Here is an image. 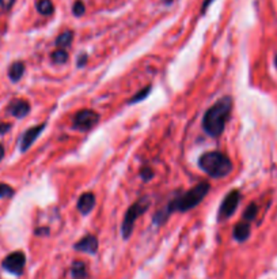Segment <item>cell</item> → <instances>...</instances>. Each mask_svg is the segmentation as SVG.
<instances>
[{"label":"cell","mask_w":277,"mask_h":279,"mask_svg":"<svg viewBox=\"0 0 277 279\" xmlns=\"http://www.w3.org/2000/svg\"><path fill=\"white\" fill-rule=\"evenodd\" d=\"M209 184L208 183H200L197 184L195 188H192L187 192H183L181 196L174 197L173 200L170 201L167 204V207L164 210L156 213L154 217V222L158 225H162L164 221L167 220L168 215L174 213V211H181V213H185V211H189L192 208H195L197 204H200L203 199L207 196V193L209 192Z\"/></svg>","instance_id":"1"},{"label":"cell","mask_w":277,"mask_h":279,"mask_svg":"<svg viewBox=\"0 0 277 279\" xmlns=\"http://www.w3.org/2000/svg\"><path fill=\"white\" fill-rule=\"evenodd\" d=\"M231 97H223L205 112L203 119V128L209 136H220L224 131L226 123L231 115Z\"/></svg>","instance_id":"2"},{"label":"cell","mask_w":277,"mask_h":279,"mask_svg":"<svg viewBox=\"0 0 277 279\" xmlns=\"http://www.w3.org/2000/svg\"><path fill=\"white\" fill-rule=\"evenodd\" d=\"M199 166L205 173L215 177L222 179L231 173L232 164L230 158L220 151H208L199 158Z\"/></svg>","instance_id":"3"},{"label":"cell","mask_w":277,"mask_h":279,"mask_svg":"<svg viewBox=\"0 0 277 279\" xmlns=\"http://www.w3.org/2000/svg\"><path fill=\"white\" fill-rule=\"evenodd\" d=\"M148 207H150V197L143 196L137 201H135V203L128 208L123 221V229H121L123 230V237L125 238V240H128V238L131 237L137 217L144 214V213L148 210Z\"/></svg>","instance_id":"4"},{"label":"cell","mask_w":277,"mask_h":279,"mask_svg":"<svg viewBox=\"0 0 277 279\" xmlns=\"http://www.w3.org/2000/svg\"><path fill=\"white\" fill-rule=\"evenodd\" d=\"M100 121V115L91 109H83L77 112L73 117L72 127L77 131H90Z\"/></svg>","instance_id":"5"},{"label":"cell","mask_w":277,"mask_h":279,"mask_svg":"<svg viewBox=\"0 0 277 279\" xmlns=\"http://www.w3.org/2000/svg\"><path fill=\"white\" fill-rule=\"evenodd\" d=\"M241 201V193L239 191H231L228 193L227 196L224 197L222 201V204L219 207V213H218V221H224L228 220L234 213H235L236 207L239 204Z\"/></svg>","instance_id":"6"},{"label":"cell","mask_w":277,"mask_h":279,"mask_svg":"<svg viewBox=\"0 0 277 279\" xmlns=\"http://www.w3.org/2000/svg\"><path fill=\"white\" fill-rule=\"evenodd\" d=\"M25 264H26V256H25L23 252L18 251L10 253L9 256L6 257L5 260H3V263H2V267H3L6 271L11 272V274L22 275Z\"/></svg>","instance_id":"7"},{"label":"cell","mask_w":277,"mask_h":279,"mask_svg":"<svg viewBox=\"0 0 277 279\" xmlns=\"http://www.w3.org/2000/svg\"><path fill=\"white\" fill-rule=\"evenodd\" d=\"M44 128H45V123L41 124V125H37V127H32V128H29L26 132L23 133L22 137H21V142H19L21 151L25 153V151L28 150L29 147L36 142V139L40 136V133L44 131Z\"/></svg>","instance_id":"8"},{"label":"cell","mask_w":277,"mask_h":279,"mask_svg":"<svg viewBox=\"0 0 277 279\" xmlns=\"http://www.w3.org/2000/svg\"><path fill=\"white\" fill-rule=\"evenodd\" d=\"M73 248L76 251L86 252V253H90V255H96L97 251H98V238L96 236H93V234H87L80 241H77L73 245Z\"/></svg>","instance_id":"9"},{"label":"cell","mask_w":277,"mask_h":279,"mask_svg":"<svg viewBox=\"0 0 277 279\" xmlns=\"http://www.w3.org/2000/svg\"><path fill=\"white\" fill-rule=\"evenodd\" d=\"M9 110L11 115L17 119H23L25 116L29 115L30 112V105L28 101L25 100H15L13 101L9 106Z\"/></svg>","instance_id":"10"},{"label":"cell","mask_w":277,"mask_h":279,"mask_svg":"<svg viewBox=\"0 0 277 279\" xmlns=\"http://www.w3.org/2000/svg\"><path fill=\"white\" fill-rule=\"evenodd\" d=\"M94 206H96V196H94V193H83L82 196L79 197V200H77V210L80 211L83 215L91 213Z\"/></svg>","instance_id":"11"},{"label":"cell","mask_w":277,"mask_h":279,"mask_svg":"<svg viewBox=\"0 0 277 279\" xmlns=\"http://www.w3.org/2000/svg\"><path fill=\"white\" fill-rule=\"evenodd\" d=\"M234 238H235L236 241H239V243H243L246 241L250 236V224L249 222H239V224L236 225L235 228H234V233H232Z\"/></svg>","instance_id":"12"},{"label":"cell","mask_w":277,"mask_h":279,"mask_svg":"<svg viewBox=\"0 0 277 279\" xmlns=\"http://www.w3.org/2000/svg\"><path fill=\"white\" fill-rule=\"evenodd\" d=\"M25 74V64L22 61H15L13 64L10 65L9 68V77L13 82H18L21 81Z\"/></svg>","instance_id":"13"},{"label":"cell","mask_w":277,"mask_h":279,"mask_svg":"<svg viewBox=\"0 0 277 279\" xmlns=\"http://www.w3.org/2000/svg\"><path fill=\"white\" fill-rule=\"evenodd\" d=\"M71 271H72V276L75 279H83L87 276V265L83 261H73Z\"/></svg>","instance_id":"14"},{"label":"cell","mask_w":277,"mask_h":279,"mask_svg":"<svg viewBox=\"0 0 277 279\" xmlns=\"http://www.w3.org/2000/svg\"><path fill=\"white\" fill-rule=\"evenodd\" d=\"M73 38V33L71 30H67V32H63L57 38H56V45L59 46L60 49L63 48H67V46L71 45Z\"/></svg>","instance_id":"15"},{"label":"cell","mask_w":277,"mask_h":279,"mask_svg":"<svg viewBox=\"0 0 277 279\" xmlns=\"http://www.w3.org/2000/svg\"><path fill=\"white\" fill-rule=\"evenodd\" d=\"M37 10H38V13L42 15H50L53 13V3L50 2V0H38L37 2Z\"/></svg>","instance_id":"16"},{"label":"cell","mask_w":277,"mask_h":279,"mask_svg":"<svg viewBox=\"0 0 277 279\" xmlns=\"http://www.w3.org/2000/svg\"><path fill=\"white\" fill-rule=\"evenodd\" d=\"M52 60L56 64H64L68 60V53L64 49H57L52 53Z\"/></svg>","instance_id":"17"},{"label":"cell","mask_w":277,"mask_h":279,"mask_svg":"<svg viewBox=\"0 0 277 279\" xmlns=\"http://www.w3.org/2000/svg\"><path fill=\"white\" fill-rule=\"evenodd\" d=\"M150 93H151V86L144 87L143 90H140V92L136 93L135 96L132 97L131 100H129V104H136V102H140V101L146 100Z\"/></svg>","instance_id":"18"},{"label":"cell","mask_w":277,"mask_h":279,"mask_svg":"<svg viewBox=\"0 0 277 279\" xmlns=\"http://www.w3.org/2000/svg\"><path fill=\"white\" fill-rule=\"evenodd\" d=\"M257 211H258V207L255 206L254 203H251L243 213V221L246 222H250V221H253L255 218V215H257Z\"/></svg>","instance_id":"19"},{"label":"cell","mask_w":277,"mask_h":279,"mask_svg":"<svg viewBox=\"0 0 277 279\" xmlns=\"http://www.w3.org/2000/svg\"><path fill=\"white\" fill-rule=\"evenodd\" d=\"M14 195V189L7 184L0 183V197H11Z\"/></svg>","instance_id":"20"},{"label":"cell","mask_w":277,"mask_h":279,"mask_svg":"<svg viewBox=\"0 0 277 279\" xmlns=\"http://www.w3.org/2000/svg\"><path fill=\"white\" fill-rule=\"evenodd\" d=\"M84 11H86V7H84V5H83L80 0H77L76 3H75L72 7L73 15H76V17H82V15L84 14Z\"/></svg>","instance_id":"21"},{"label":"cell","mask_w":277,"mask_h":279,"mask_svg":"<svg viewBox=\"0 0 277 279\" xmlns=\"http://www.w3.org/2000/svg\"><path fill=\"white\" fill-rule=\"evenodd\" d=\"M140 176L144 180H150L152 179V176H154V174H152V170H151L150 168H143V169L140 170Z\"/></svg>","instance_id":"22"},{"label":"cell","mask_w":277,"mask_h":279,"mask_svg":"<svg viewBox=\"0 0 277 279\" xmlns=\"http://www.w3.org/2000/svg\"><path fill=\"white\" fill-rule=\"evenodd\" d=\"M15 0H0V6H2V9L5 10H10L14 5Z\"/></svg>","instance_id":"23"},{"label":"cell","mask_w":277,"mask_h":279,"mask_svg":"<svg viewBox=\"0 0 277 279\" xmlns=\"http://www.w3.org/2000/svg\"><path fill=\"white\" fill-rule=\"evenodd\" d=\"M10 128H11V124L9 123L0 124V133H6L7 131H10Z\"/></svg>","instance_id":"24"},{"label":"cell","mask_w":277,"mask_h":279,"mask_svg":"<svg viewBox=\"0 0 277 279\" xmlns=\"http://www.w3.org/2000/svg\"><path fill=\"white\" fill-rule=\"evenodd\" d=\"M212 2H214V0H204V2H203V6H201V13H205L207 9H208L209 6H211Z\"/></svg>","instance_id":"25"},{"label":"cell","mask_w":277,"mask_h":279,"mask_svg":"<svg viewBox=\"0 0 277 279\" xmlns=\"http://www.w3.org/2000/svg\"><path fill=\"white\" fill-rule=\"evenodd\" d=\"M86 61H87V56L80 55V57L77 59V65H79V67H83V65L86 64Z\"/></svg>","instance_id":"26"},{"label":"cell","mask_w":277,"mask_h":279,"mask_svg":"<svg viewBox=\"0 0 277 279\" xmlns=\"http://www.w3.org/2000/svg\"><path fill=\"white\" fill-rule=\"evenodd\" d=\"M3 157H5V149H3V146L0 145V161L3 160Z\"/></svg>","instance_id":"27"},{"label":"cell","mask_w":277,"mask_h":279,"mask_svg":"<svg viewBox=\"0 0 277 279\" xmlns=\"http://www.w3.org/2000/svg\"><path fill=\"white\" fill-rule=\"evenodd\" d=\"M276 60H277V57H276Z\"/></svg>","instance_id":"28"}]
</instances>
